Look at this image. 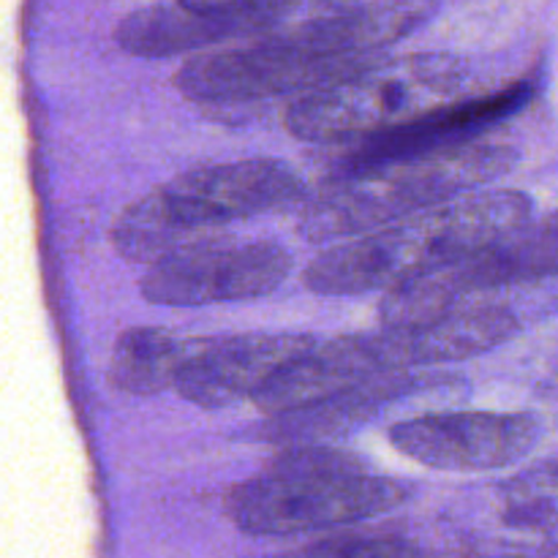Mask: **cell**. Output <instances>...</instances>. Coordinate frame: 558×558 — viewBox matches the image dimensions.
I'll return each mask as SVG.
<instances>
[{"instance_id":"3","label":"cell","mask_w":558,"mask_h":558,"mask_svg":"<svg viewBox=\"0 0 558 558\" xmlns=\"http://www.w3.org/2000/svg\"><path fill=\"white\" fill-rule=\"evenodd\" d=\"M518 161L515 147L485 140L441 150L330 169L305 196L298 229L311 243H338L374 232L425 207L490 185Z\"/></svg>"},{"instance_id":"17","label":"cell","mask_w":558,"mask_h":558,"mask_svg":"<svg viewBox=\"0 0 558 558\" xmlns=\"http://www.w3.org/2000/svg\"><path fill=\"white\" fill-rule=\"evenodd\" d=\"M303 556H336V558H376V556H420L425 554L412 539L398 534L371 532V534H336V537L316 539V543L300 548Z\"/></svg>"},{"instance_id":"6","label":"cell","mask_w":558,"mask_h":558,"mask_svg":"<svg viewBox=\"0 0 558 558\" xmlns=\"http://www.w3.org/2000/svg\"><path fill=\"white\" fill-rule=\"evenodd\" d=\"M469 71L466 60L452 52H385L292 98L283 125L294 140L311 145L360 140L452 101L469 82Z\"/></svg>"},{"instance_id":"15","label":"cell","mask_w":558,"mask_h":558,"mask_svg":"<svg viewBox=\"0 0 558 558\" xmlns=\"http://www.w3.org/2000/svg\"><path fill=\"white\" fill-rule=\"evenodd\" d=\"M189 349L191 338L178 336L169 327H129L120 332L109 354V385L136 398L174 390Z\"/></svg>"},{"instance_id":"5","label":"cell","mask_w":558,"mask_h":558,"mask_svg":"<svg viewBox=\"0 0 558 558\" xmlns=\"http://www.w3.org/2000/svg\"><path fill=\"white\" fill-rule=\"evenodd\" d=\"M305 183L278 158H240L180 172L125 205L109 238L123 259L156 265L163 256L216 238L218 229L303 199Z\"/></svg>"},{"instance_id":"1","label":"cell","mask_w":558,"mask_h":558,"mask_svg":"<svg viewBox=\"0 0 558 558\" xmlns=\"http://www.w3.org/2000/svg\"><path fill=\"white\" fill-rule=\"evenodd\" d=\"M436 11L439 0H371L311 14L243 47L191 54L174 74V87L207 107L298 98L390 52Z\"/></svg>"},{"instance_id":"2","label":"cell","mask_w":558,"mask_h":558,"mask_svg":"<svg viewBox=\"0 0 558 558\" xmlns=\"http://www.w3.org/2000/svg\"><path fill=\"white\" fill-rule=\"evenodd\" d=\"M532 210L523 191H469L374 232L330 243L305 267V287L327 298L387 292L505 238L526 223Z\"/></svg>"},{"instance_id":"13","label":"cell","mask_w":558,"mask_h":558,"mask_svg":"<svg viewBox=\"0 0 558 558\" xmlns=\"http://www.w3.org/2000/svg\"><path fill=\"white\" fill-rule=\"evenodd\" d=\"M521 322L501 305H463L425 325L385 327L376 332L381 360L390 371L428 368L461 363L501 347L518 332Z\"/></svg>"},{"instance_id":"11","label":"cell","mask_w":558,"mask_h":558,"mask_svg":"<svg viewBox=\"0 0 558 558\" xmlns=\"http://www.w3.org/2000/svg\"><path fill=\"white\" fill-rule=\"evenodd\" d=\"M311 14L300 5H262V9L202 11L185 3H156L131 11L114 27V41L136 58H178L199 54L218 44L251 41L300 22Z\"/></svg>"},{"instance_id":"10","label":"cell","mask_w":558,"mask_h":558,"mask_svg":"<svg viewBox=\"0 0 558 558\" xmlns=\"http://www.w3.org/2000/svg\"><path fill=\"white\" fill-rule=\"evenodd\" d=\"M308 332H238V336L191 338L189 357L174 390L202 409H223L254 401L289 363L314 347Z\"/></svg>"},{"instance_id":"14","label":"cell","mask_w":558,"mask_h":558,"mask_svg":"<svg viewBox=\"0 0 558 558\" xmlns=\"http://www.w3.org/2000/svg\"><path fill=\"white\" fill-rule=\"evenodd\" d=\"M392 374L379 354L376 332L360 336H338L305 349L294 363H289L259 396L256 409L265 414H283L311 403L327 401L332 396L352 390L374 376Z\"/></svg>"},{"instance_id":"4","label":"cell","mask_w":558,"mask_h":558,"mask_svg":"<svg viewBox=\"0 0 558 558\" xmlns=\"http://www.w3.org/2000/svg\"><path fill=\"white\" fill-rule=\"evenodd\" d=\"M412 488L371 472L365 458L325 445H289L223 494V515L251 537H305L357 526L403 507Z\"/></svg>"},{"instance_id":"18","label":"cell","mask_w":558,"mask_h":558,"mask_svg":"<svg viewBox=\"0 0 558 558\" xmlns=\"http://www.w3.org/2000/svg\"><path fill=\"white\" fill-rule=\"evenodd\" d=\"M191 9L202 11H223V9H262V5H300L308 9L311 14H325V11L343 9L336 0H180Z\"/></svg>"},{"instance_id":"16","label":"cell","mask_w":558,"mask_h":558,"mask_svg":"<svg viewBox=\"0 0 558 558\" xmlns=\"http://www.w3.org/2000/svg\"><path fill=\"white\" fill-rule=\"evenodd\" d=\"M494 512L521 550L558 554V461L505 480L496 488Z\"/></svg>"},{"instance_id":"8","label":"cell","mask_w":558,"mask_h":558,"mask_svg":"<svg viewBox=\"0 0 558 558\" xmlns=\"http://www.w3.org/2000/svg\"><path fill=\"white\" fill-rule=\"evenodd\" d=\"M292 270V254L272 240L216 234L163 256L140 281L142 298L167 308H202L270 294Z\"/></svg>"},{"instance_id":"9","label":"cell","mask_w":558,"mask_h":558,"mask_svg":"<svg viewBox=\"0 0 558 558\" xmlns=\"http://www.w3.org/2000/svg\"><path fill=\"white\" fill-rule=\"evenodd\" d=\"M543 434L529 412H428L401 420L390 441L401 456L439 472H496L534 450Z\"/></svg>"},{"instance_id":"7","label":"cell","mask_w":558,"mask_h":558,"mask_svg":"<svg viewBox=\"0 0 558 558\" xmlns=\"http://www.w3.org/2000/svg\"><path fill=\"white\" fill-rule=\"evenodd\" d=\"M550 276H558V210L539 221L529 218L510 234L452 265L387 289L379 303V322L385 327L425 325L463 308L474 294L523 287Z\"/></svg>"},{"instance_id":"12","label":"cell","mask_w":558,"mask_h":558,"mask_svg":"<svg viewBox=\"0 0 558 558\" xmlns=\"http://www.w3.org/2000/svg\"><path fill=\"white\" fill-rule=\"evenodd\" d=\"M537 87L534 82H512L501 90L488 96L463 98V101H447L409 123L392 125V129L376 131V134L360 136V140L327 145L336 150L332 169L360 167V163L385 161L396 156H412V153L441 150V147L466 145V142L485 140L490 131L515 112H521L534 98Z\"/></svg>"}]
</instances>
